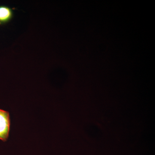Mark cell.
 I'll use <instances>...</instances> for the list:
<instances>
[{"mask_svg": "<svg viewBox=\"0 0 155 155\" xmlns=\"http://www.w3.org/2000/svg\"><path fill=\"white\" fill-rule=\"evenodd\" d=\"M11 126L10 114L8 111L0 109V140H8Z\"/></svg>", "mask_w": 155, "mask_h": 155, "instance_id": "cell-1", "label": "cell"}, {"mask_svg": "<svg viewBox=\"0 0 155 155\" xmlns=\"http://www.w3.org/2000/svg\"><path fill=\"white\" fill-rule=\"evenodd\" d=\"M13 16L12 9L6 6H0V25L9 22Z\"/></svg>", "mask_w": 155, "mask_h": 155, "instance_id": "cell-2", "label": "cell"}]
</instances>
